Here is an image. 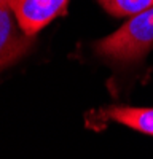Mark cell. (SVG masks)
Returning a JSON list of instances; mask_svg holds the SVG:
<instances>
[{"mask_svg": "<svg viewBox=\"0 0 153 159\" xmlns=\"http://www.w3.org/2000/svg\"><path fill=\"white\" fill-rule=\"evenodd\" d=\"M153 46V5L131 16L124 25L96 43L99 56L115 62H134Z\"/></svg>", "mask_w": 153, "mask_h": 159, "instance_id": "6da1fadb", "label": "cell"}, {"mask_svg": "<svg viewBox=\"0 0 153 159\" xmlns=\"http://www.w3.org/2000/svg\"><path fill=\"white\" fill-rule=\"evenodd\" d=\"M69 0H13V11L21 30L34 37L54 18L66 11Z\"/></svg>", "mask_w": 153, "mask_h": 159, "instance_id": "7a4b0ae2", "label": "cell"}, {"mask_svg": "<svg viewBox=\"0 0 153 159\" xmlns=\"http://www.w3.org/2000/svg\"><path fill=\"white\" fill-rule=\"evenodd\" d=\"M13 0H0V69L18 61L30 45L13 11Z\"/></svg>", "mask_w": 153, "mask_h": 159, "instance_id": "3957f363", "label": "cell"}, {"mask_svg": "<svg viewBox=\"0 0 153 159\" xmlns=\"http://www.w3.org/2000/svg\"><path fill=\"white\" fill-rule=\"evenodd\" d=\"M109 116L126 127H131L147 135H153V108L115 107L109 110Z\"/></svg>", "mask_w": 153, "mask_h": 159, "instance_id": "277c9868", "label": "cell"}, {"mask_svg": "<svg viewBox=\"0 0 153 159\" xmlns=\"http://www.w3.org/2000/svg\"><path fill=\"white\" fill-rule=\"evenodd\" d=\"M113 16H134L153 5V0H99Z\"/></svg>", "mask_w": 153, "mask_h": 159, "instance_id": "5b68a950", "label": "cell"}]
</instances>
